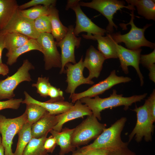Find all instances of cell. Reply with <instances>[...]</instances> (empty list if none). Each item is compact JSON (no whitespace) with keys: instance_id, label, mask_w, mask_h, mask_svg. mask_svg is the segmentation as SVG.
<instances>
[{"instance_id":"6da1fadb","label":"cell","mask_w":155,"mask_h":155,"mask_svg":"<svg viewBox=\"0 0 155 155\" xmlns=\"http://www.w3.org/2000/svg\"><path fill=\"white\" fill-rule=\"evenodd\" d=\"M116 90H113L112 93L107 98H101L98 95L92 98L84 97L80 99L81 102L86 105L91 111L92 115L98 120H101V112L107 108H111L123 106L125 110H127L132 104L140 102L144 100L148 94L144 93L139 95H134L125 97L122 94H118Z\"/></svg>"},{"instance_id":"7a4b0ae2","label":"cell","mask_w":155,"mask_h":155,"mask_svg":"<svg viewBox=\"0 0 155 155\" xmlns=\"http://www.w3.org/2000/svg\"><path fill=\"white\" fill-rule=\"evenodd\" d=\"M127 118L122 117L108 128H105L93 142L79 148L80 151L95 149L114 150L128 146V142H123L121 135Z\"/></svg>"},{"instance_id":"3957f363","label":"cell","mask_w":155,"mask_h":155,"mask_svg":"<svg viewBox=\"0 0 155 155\" xmlns=\"http://www.w3.org/2000/svg\"><path fill=\"white\" fill-rule=\"evenodd\" d=\"M134 10H132L130 14L131 18L129 22L125 26L130 25L131 28L127 33L121 34L120 32L111 34H108L111 39L115 43H124L127 49L135 50L142 46H146L151 49H154L155 43L147 40L145 38L144 33L145 30L152 24H147L143 28L137 27L134 22Z\"/></svg>"},{"instance_id":"277c9868","label":"cell","mask_w":155,"mask_h":155,"mask_svg":"<svg viewBox=\"0 0 155 155\" xmlns=\"http://www.w3.org/2000/svg\"><path fill=\"white\" fill-rule=\"evenodd\" d=\"M75 128L72 136V144L75 148L88 144L95 139L106 128L105 123L100 122L92 114Z\"/></svg>"},{"instance_id":"5b68a950","label":"cell","mask_w":155,"mask_h":155,"mask_svg":"<svg viewBox=\"0 0 155 155\" xmlns=\"http://www.w3.org/2000/svg\"><path fill=\"white\" fill-rule=\"evenodd\" d=\"M80 5L93 9L98 11L107 20L108 24L106 29L107 33L111 34L114 27L117 29V26L113 21V16L117 11L123 8L130 10H135L134 7L128 4L125 6V1L118 0H93L89 2L80 1Z\"/></svg>"},{"instance_id":"8992f818","label":"cell","mask_w":155,"mask_h":155,"mask_svg":"<svg viewBox=\"0 0 155 155\" xmlns=\"http://www.w3.org/2000/svg\"><path fill=\"white\" fill-rule=\"evenodd\" d=\"M132 111L136 113L137 122L129 135L128 142L129 143L134 137L137 143L140 142L143 138L146 142H151L154 126L149 115L146 100L143 105L139 107L136 106Z\"/></svg>"},{"instance_id":"52a82bcc","label":"cell","mask_w":155,"mask_h":155,"mask_svg":"<svg viewBox=\"0 0 155 155\" xmlns=\"http://www.w3.org/2000/svg\"><path fill=\"white\" fill-rule=\"evenodd\" d=\"M27 121L25 111L21 116L13 118H7L0 114V131L5 155H14L11 148L13 138Z\"/></svg>"},{"instance_id":"ba28073f","label":"cell","mask_w":155,"mask_h":155,"mask_svg":"<svg viewBox=\"0 0 155 155\" xmlns=\"http://www.w3.org/2000/svg\"><path fill=\"white\" fill-rule=\"evenodd\" d=\"M34 68L29 61L26 59L14 74L0 80V100L13 98L15 96L14 91L19 84L24 81L32 80L29 71Z\"/></svg>"},{"instance_id":"9c48e42d","label":"cell","mask_w":155,"mask_h":155,"mask_svg":"<svg viewBox=\"0 0 155 155\" xmlns=\"http://www.w3.org/2000/svg\"><path fill=\"white\" fill-rule=\"evenodd\" d=\"M80 0H69L67 1L65 9H71L75 12L76 16V26L74 29V33L77 36L83 32H87L88 35H100L104 36L107 33L105 29L97 26L90 19L81 9L79 4Z\"/></svg>"},{"instance_id":"30bf717a","label":"cell","mask_w":155,"mask_h":155,"mask_svg":"<svg viewBox=\"0 0 155 155\" xmlns=\"http://www.w3.org/2000/svg\"><path fill=\"white\" fill-rule=\"evenodd\" d=\"M131 79L128 77L118 76L116 75L115 70L112 71L109 75L105 79L93 85L86 90L79 93H74L70 96L72 103L84 97L92 98L104 93L114 86L121 83L129 82Z\"/></svg>"},{"instance_id":"8fae6325","label":"cell","mask_w":155,"mask_h":155,"mask_svg":"<svg viewBox=\"0 0 155 155\" xmlns=\"http://www.w3.org/2000/svg\"><path fill=\"white\" fill-rule=\"evenodd\" d=\"M44 55V68L49 70L53 67L61 68V55L57 49V42L51 33L40 34L36 39Z\"/></svg>"},{"instance_id":"7c38bea8","label":"cell","mask_w":155,"mask_h":155,"mask_svg":"<svg viewBox=\"0 0 155 155\" xmlns=\"http://www.w3.org/2000/svg\"><path fill=\"white\" fill-rule=\"evenodd\" d=\"M68 32L63 38L60 41L57 42V46L61 49V66L60 74L65 72V67L68 63L73 64L76 63L75 55V48H78L80 44L81 37H77L74 33V26L70 25L68 27Z\"/></svg>"},{"instance_id":"4fadbf2b","label":"cell","mask_w":155,"mask_h":155,"mask_svg":"<svg viewBox=\"0 0 155 155\" xmlns=\"http://www.w3.org/2000/svg\"><path fill=\"white\" fill-rule=\"evenodd\" d=\"M116 51L120 66L125 74L129 73L128 67L132 66L135 70L139 77L141 86L144 84V78L139 67L140 58L142 51L141 49L131 50L116 43Z\"/></svg>"},{"instance_id":"5bb4252c","label":"cell","mask_w":155,"mask_h":155,"mask_svg":"<svg viewBox=\"0 0 155 155\" xmlns=\"http://www.w3.org/2000/svg\"><path fill=\"white\" fill-rule=\"evenodd\" d=\"M83 60L82 56L78 63L73 64L69 63L65 66L66 67L65 72L67 74L66 81L67 83L65 91L67 93L70 94V96L75 93L76 88L82 84L92 85L94 84V81L84 76L83 71L85 67Z\"/></svg>"},{"instance_id":"9a60e30c","label":"cell","mask_w":155,"mask_h":155,"mask_svg":"<svg viewBox=\"0 0 155 155\" xmlns=\"http://www.w3.org/2000/svg\"><path fill=\"white\" fill-rule=\"evenodd\" d=\"M34 21L22 16L18 9L7 26L0 33L17 32L36 40L40 34L35 29Z\"/></svg>"},{"instance_id":"2e32d148","label":"cell","mask_w":155,"mask_h":155,"mask_svg":"<svg viewBox=\"0 0 155 155\" xmlns=\"http://www.w3.org/2000/svg\"><path fill=\"white\" fill-rule=\"evenodd\" d=\"M75 104L65 112L56 115L57 123L53 129L60 132L64 124L72 120L85 116L92 114L91 111L85 104H83L80 100H77Z\"/></svg>"},{"instance_id":"e0dca14e","label":"cell","mask_w":155,"mask_h":155,"mask_svg":"<svg viewBox=\"0 0 155 155\" xmlns=\"http://www.w3.org/2000/svg\"><path fill=\"white\" fill-rule=\"evenodd\" d=\"M105 60L100 52L93 46H90L87 50L85 57L83 61L84 66L89 71V75L87 78L88 80H92L93 78L99 77Z\"/></svg>"},{"instance_id":"ac0fdd59","label":"cell","mask_w":155,"mask_h":155,"mask_svg":"<svg viewBox=\"0 0 155 155\" xmlns=\"http://www.w3.org/2000/svg\"><path fill=\"white\" fill-rule=\"evenodd\" d=\"M24 93L25 99L23 100L22 103L38 104L53 115H58L63 113L70 109L73 105L72 103L64 100L51 102L47 101L42 102L34 99L26 91H24Z\"/></svg>"},{"instance_id":"d6986e66","label":"cell","mask_w":155,"mask_h":155,"mask_svg":"<svg viewBox=\"0 0 155 155\" xmlns=\"http://www.w3.org/2000/svg\"><path fill=\"white\" fill-rule=\"evenodd\" d=\"M57 123L56 115L46 111L43 116L31 126L32 137L39 138L48 133Z\"/></svg>"},{"instance_id":"ffe728a7","label":"cell","mask_w":155,"mask_h":155,"mask_svg":"<svg viewBox=\"0 0 155 155\" xmlns=\"http://www.w3.org/2000/svg\"><path fill=\"white\" fill-rule=\"evenodd\" d=\"M106 36L100 35H88L83 34V38L87 39L96 40L98 51L103 55L105 59L118 58L116 43L110 38L107 33Z\"/></svg>"},{"instance_id":"44dd1931","label":"cell","mask_w":155,"mask_h":155,"mask_svg":"<svg viewBox=\"0 0 155 155\" xmlns=\"http://www.w3.org/2000/svg\"><path fill=\"white\" fill-rule=\"evenodd\" d=\"M74 130V128L70 129L65 127L60 132L53 129L49 131L56 139L57 145L60 146L59 155H65L74 151L75 149L72 144V136Z\"/></svg>"},{"instance_id":"7402d4cb","label":"cell","mask_w":155,"mask_h":155,"mask_svg":"<svg viewBox=\"0 0 155 155\" xmlns=\"http://www.w3.org/2000/svg\"><path fill=\"white\" fill-rule=\"evenodd\" d=\"M50 19L52 27L51 34L56 42L61 40L66 34L68 28L64 26L61 21L59 11L55 5L50 6L47 15Z\"/></svg>"},{"instance_id":"603a6c76","label":"cell","mask_w":155,"mask_h":155,"mask_svg":"<svg viewBox=\"0 0 155 155\" xmlns=\"http://www.w3.org/2000/svg\"><path fill=\"white\" fill-rule=\"evenodd\" d=\"M18 6L16 0H0V32L13 18Z\"/></svg>"},{"instance_id":"cb8c5ba5","label":"cell","mask_w":155,"mask_h":155,"mask_svg":"<svg viewBox=\"0 0 155 155\" xmlns=\"http://www.w3.org/2000/svg\"><path fill=\"white\" fill-rule=\"evenodd\" d=\"M34 50H38L42 53L41 48L36 40L30 38L23 45L7 51L6 54V56L7 58V64L11 65L17 61L18 58L20 55Z\"/></svg>"},{"instance_id":"d4e9b609","label":"cell","mask_w":155,"mask_h":155,"mask_svg":"<svg viewBox=\"0 0 155 155\" xmlns=\"http://www.w3.org/2000/svg\"><path fill=\"white\" fill-rule=\"evenodd\" d=\"M128 4L136 6L137 13L148 20H155V1L126 0Z\"/></svg>"},{"instance_id":"484cf974","label":"cell","mask_w":155,"mask_h":155,"mask_svg":"<svg viewBox=\"0 0 155 155\" xmlns=\"http://www.w3.org/2000/svg\"><path fill=\"white\" fill-rule=\"evenodd\" d=\"M32 125L25 123L18 133V139L14 155H22L26 146L32 138Z\"/></svg>"},{"instance_id":"4316f807","label":"cell","mask_w":155,"mask_h":155,"mask_svg":"<svg viewBox=\"0 0 155 155\" xmlns=\"http://www.w3.org/2000/svg\"><path fill=\"white\" fill-rule=\"evenodd\" d=\"M48 134L39 138L32 137L25 148L22 155H49L43 146Z\"/></svg>"},{"instance_id":"83f0119b","label":"cell","mask_w":155,"mask_h":155,"mask_svg":"<svg viewBox=\"0 0 155 155\" xmlns=\"http://www.w3.org/2000/svg\"><path fill=\"white\" fill-rule=\"evenodd\" d=\"M5 34V48L8 51L17 48L25 44L30 38L27 36L17 32Z\"/></svg>"},{"instance_id":"f1b7e54d","label":"cell","mask_w":155,"mask_h":155,"mask_svg":"<svg viewBox=\"0 0 155 155\" xmlns=\"http://www.w3.org/2000/svg\"><path fill=\"white\" fill-rule=\"evenodd\" d=\"M46 111L44 108L38 104H26L25 111L27 115V122L32 125L40 119Z\"/></svg>"},{"instance_id":"f546056e","label":"cell","mask_w":155,"mask_h":155,"mask_svg":"<svg viewBox=\"0 0 155 155\" xmlns=\"http://www.w3.org/2000/svg\"><path fill=\"white\" fill-rule=\"evenodd\" d=\"M49 7L42 5L34 6L25 10H19L21 15L31 20L34 21L44 15H48Z\"/></svg>"},{"instance_id":"4dcf8cb0","label":"cell","mask_w":155,"mask_h":155,"mask_svg":"<svg viewBox=\"0 0 155 155\" xmlns=\"http://www.w3.org/2000/svg\"><path fill=\"white\" fill-rule=\"evenodd\" d=\"M34 24L35 29L39 34H51V24L49 18L47 15L42 16L37 18L34 20Z\"/></svg>"},{"instance_id":"1f68e13d","label":"cell","mask_w":155,"mask_h":155,"mask_svg":"<svg viewBox=\"0 0 155 155\" xmlns=\"http://www.w3.org/2000/svg\"><path fill=\"white\" fill-rule=\"evenodd\" d=\"M51 85L48 78L40 77L38 78L36 83L32 84V86L37 88V92L41 96L46 98L48 96Z\"/></svg>"},{"instance_id":"d6a6232c","label":"cell","mask_w":155,"mask_h":155,"mask_svg":"<svg viewBox=\"0 0 155 155\" xmlns=\"http://www.w3.org/2000/svg\"><path fill=\"white\" fill-rule=\"evenodd\" d=\"M57 1L55 0H32L29 1L19 5V10H24L26 8L39 5L49 7L51 5H55Z\"/></svg>"},{"instance_id":"836d02e7","label":"cell","mask_w":155,"mask_h":155,"mask_svg":"<svg viewBox=\"0 0 155 155\" xmlns=\"http://www.w3.org/2000/svg\"><path fill=\"white\" fill-rule=\"evenodd\" d=\"M48 96L51 99L47 101L48 102H54L64 100V98L63 96V92L60 88H57L51 84L50 86Z\"/></svg>"},{"instance_id":"e575fe53","label":"cell","mask_w":155,"mask_h":155,"mask_svg":"<svg viewBox=\"0 0 155 155\" xmlns=\"http://www.w3.org/2000/svg\"><path fill=\"white\" fill-rule=\"evenodd\" d=\"M147 109L150 117L154 123L155 121V90L154 89L147 99Z\"/></svg>"},{"instance_id":"d590c367","label":"cell","mask_w":155,"mask_h":155,"mask_svg":"<svg viewBox=\"0 0 155 155\" xmlns=\"http://www.w3.org/2000/svg\"><path fill=\"white\" fill-rule=\"evenodd\" d=\"M22 98H11L5 101H0V111L6 108L18 109L23 101Z\"/></svg>"},{"instance_id":"8d00e7d4","label":"cell","mask_w":155,"mask_h":155,"mask_svg":"<svg viewBox=\"0 0 155 155\" xmlns=\"http://www.w3.org/2000/svg\"><path fill=\"white\" fill-rule=\"evenodd\" d=\"M155 63V49L148 54L141 55L140 63L148 69Z\"/></svg>"},{"instance_id":"74e56055","label":"cell","mask_w":155,"mask_h":155,"mask_svg":"<svg viewBox=\"0 0 155 155\" xmlns=\"http://www.w3.org/2000/svg\"><path fill=\"white\" fill-rule=\"evenodd\" d=\"M57 145L56 139L51 135L48 137H46L44 141L43 146L45 150L48 153H52Z\"/></svg>"},{"instance_id":"f35d334b","label":"cell","mask_w":155,"mask_h":155,"mask_svg":"<svg viewBox=\"0 0 155 155\" xmlns=\"http://www.w3.org/2000/svg\"><path fill=\"white\" fill-rule=\"evenodd\" d=\"M83 155H109L110 150L105 149H95L80 151Z\"/></svg>"},{"instance_id":"ab89813d","label":"cell","mask_w":155,"mask_h":155,"mask_svg":"<svg viewBox=\"0 0 155 155\" xmlns=\"http://www.w3.org/2000/svg\"><path fill=\"white\" fill-rule=\"evenodd\" d=\"M109 155H136L128 146L110 150Z\"/></svg>"},{"instance_id":"60d3db41","label":"cell","mask_w":155,"mask_h":155,"mask_svg":"<svg viewBox=\"0 0 155 155\" xmlns=\"http://www.w3.org/2000/svg\"><path fill=\"white\" fill-rule=\"evenodd\" d=\"M5 34L0 33V64L3 63L1 57L3 51L5 48Z\"/></svg>"},{"instance_id":"b9f144b4","label":"cell","mask_w":155,"mask_h":155,"mask_svg":"<svg viewBox=\"0 0 155 155\" xmlns=\"http://www.w3.org/2000/svg\"><path fill=\"white\" fill-rule=\"evenodd\" d=\"M148 76L150 80L155 82V64H154L149 67Z\"/></svg>"},{"instance_id":"7bdbcfd3","label":"cell","mask_w":155,"mask_h":155,"mask_svg":"<svg viewBox=\"0 0 155 155\" xmlns=\"http://www.w3.org/2000/svg\"><path fill=\"white\" fill-rule=\"evenodd\" d=\"M9 69L7 65L5 64H0V75L3 76L6 75L8 73Z\"/></svg>"},{"instance_id":"ee69618b","label":"cell","mask_w":155,"mask_h":155,"mask_svg":"<svg viewBox=\"0 0 155 155\" xmlns=\"http://www.w3.org/2000/svg\"><path fill=\"white\" fill-rule=\"evenodd\" d=\"M0 155H5L4 148L2 144L0 145Z\"/></svg>"},{"instance_id":"f6af8a7d","label":"cell","mask_w":155,"mask_h":155,"mask_svg":"<svg viewBox=\"0 0 155 155\" xmlns=\"http://www.w3.org/2000/svg\"><path fill=\"white\" fill-rule=\"evenodd\" d=\"M72 155H83V154L82 152L77 150L75 151H74Z\"/></svg>"},{"instance_id":"bcb514c9","label":"cell","mask_w":155,"mask_h":155,"mask_svg":"<svg viewBox=\"0 0 155 155\" xmlns=\"http://www.w3.org/2000/svg\"><path fill=\"white\" fill-rule=\"evenodd\" d=\"M1 132L0 131V145L2 144V139L0 136Z\"/></svg>"},{"instance_id":"7dc6e473","label":"cell","mask_w":155,"mask_h":155,"mask_svg":"<svg viewBox=\"0 0 155 155\" xmlns=\"http://www.w3.org/2000/svg\"><path fill=\"white\" fill-rule=\"evenodd\" d=\"M56 155H58L57 154H56Z\"/></svg>"}]
</instances>
